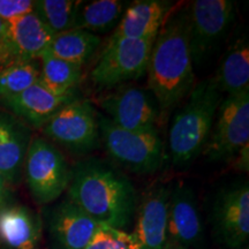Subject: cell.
<instances>
[{"label": "cell", "instance_id": "1", "mask_svg": "<svg viewBox=\"0 0 249 249\" xmlns=\"http://www.w3.org/2000/svg\"><path fill=\"white\" fill-rule=\"evenodd\" d=\"M67 198L98 225L124 230L132 223L138 196L130 180L98 158L79 161L71 169Z\"/></svg>", "mask_w": 249, "mask_h": 249}, {"label": "cell", "instance_id": "2", "mask_svg": "<svg viewBox=\"0 0 249 249\" xmlns=\"http://www.w3.org/2000/svg\"><path fill=\"white\" fill-rule=\"evenodd\" d=\"M145 73L148 90L163 113H167L194 88L186 8L167 17L154 40Z\"/></svg>", "mask_w": 249, "mask_h": 249}, {"label": "cell", "instance_id": "3", "mask_svg": "<svg viewBox=\"0 0 249 249\" xmlns=\"http://www.w3.org/2000/svg\"><path fill=\"white\" fill-rule=\"evenodd\" d=\"M222 95L213 79L202 81L189 92L170 127L169 149L174 165L187 166L203 152Z\"/></svg>", "mask_w": 249, "mask_h": 249}, {"label": "cell", "instance_id": "4", "mask_svg": "<svg viewBox=\"0 0 249 249\" xmlns=\"http://www.w3.org/2000/svg\"><path fill=\"white\" fill-rule=\"evenodd\" d=\"M101 142L120 166L138 174H152L164 165L165 145L157 129L127 130L98 116Z\"/></svg>", "mask_w": 249, "mask_h": 249}, {"label": "cell", "instance_id": "5", "mask_svg": "<svg viewBox=\"0 0 249 249\" xmlns=\"http://www.w3.org/2000/svg\"><path fill=\"white\" fill-rule=\"evenodd\" d=\"M23 173L36 203L45 205L60 197L70 186L71 171L62 152L44 138H31Z\"/></svg>", "mask_w": 249, "mask_h": 249}, {"label": "cell", "instance_id": "6", "mask_svg": "<svg viewBox=\"0 0 249 249\" xmlns=\"http://www.w3.org/2000/svg\"><path fill=\"white\" fill-rule=\"evenodd\" d=\"M193 65L201 66L213 53L235 18L231 0H195L186 7Z\"/></svg>", "mask_w": 249, "mask_h": 249}, {"label": "cell", "instance_id": "7", "mask_svg": "<svg viewBox=\"0 0 249 249\" xmlns=\"http://www.w3.org/2000/svg\"><path fill=\"white\" fill-rule=\"evenodd\" d=\"M42 129L50 140L71 154H88L101 143L98 114L86 99L76 98L68 103Z\"/></svg>", "mask_w": 249, "mask_h": 249}, {"label": "cell", "instance_id": "8", "mask_svg": "<svg viewBox=\"0 0 249 249\" xmlns=\"http://www.w3.org/2000/svg\"><path fill=\"white\" fill-rule=\"evenodd\" d=\"M248 143L249 92L227 96L218 107L203 154L213 161H225Z\"/></svg>", "mask_w": 249, "mask_h": 249}, {"label": "cell", "instance_id": "9", "mask_svg": "<svg viewBox=\"0 0 249 249\" xmlns=\"http://www.w3.org/2000/svg\"><path fill=\"white\" fill-rule=\"evenodd\" d=\"M154 40L110 38L91 71L96 86L111 88L138 80L145 74Z\"/></svg>", "mask_w": 249, "mask_h": 249}, {"label": "cell", "instance_id": "10", "mask_svg": "<svg viewBox=\"0 0 249 249\" xmlns=\"http://www.w3.org/2000/svg\"><path fill=\"white\" fill-rule=\"evenodd\" d=\"M214 238L227 249H244L249 239L248 182H236L218 192L211 209Z\"/></svg>", "mask_w": 249, "mask_h": 249}, {"label": "cell", "instance_id": "11", "mask_svg": "<svg viewBox=\"0 0 249 249\" xmlns=\"http://www.w3.org/2000/svg\"><path fill=\"white\" fill-rule=\"evenodd\" d=\"M107 118L120 128L127 130H152L160 117L157 102L147 89L136 86H123L98 102Z\"/></svg>", "mask_w": 249, "mask_h": 249}, {"label": "cell", "instance_id": "12", "mask_svg": "<svg viewBox=\"0 0 249 249\" xmlns=\"http://www.w3.org/2000/svg\"><path fill=\"white\" fill-rule=\"evenodd\" d=\"M204 225L195 193L188 183L178 181L170 188L167 240L187 249H203Z\"/></svg>", "mask_w": 249, "mask_h": 249}, {"label": "cell", "instance_id": "13", "mask_svg": "<svg viewBox=\"0 0 249 249\" xmlns=\"http://www.w3.org/2000/svg\"><path fill=\"white\" fill-rule=\"evenodd\" d=\"M54 34L31 12L8 23L5 42L0 48V66L40 59L48 51Z\"/></svg>", "mask_w": 249, "mask_h": 249}, {"label": "cell", "instance_id": "14", "mask_svg": "<svg viewBox=\"0 0 249 249\" xmlns=\"http://www.w3.org/2000/svg\"><path fill=\"white\" fill-rule=\"evenodd\" d=\"M76 98H79L77 89L67 92H57L48 88L39 80L24 91L0 101L9 113L26 124L38 129L43 128L60 108Z\"/></svg>", "mask_w": 249, "mask_h": 249}, {"label": "cell", "instance_id": "15", "mask_svg": "<svg viewBox=\"0 0 249 249\" xmlns=\"http://www.w3.org/2000/svg\"><path fill=\"white\" fill-rule=\"evenodd\" d=\"M99 225L76 204L64 200L46 216L52 249H86Z\"/></svg>", "mask_w": 249, "mask_h": 249}, {"label": "cell", "instance_id": "16", "mask_svg": "<svg viewBox=\"0 0 249 249\" xmlns=\"http://www.w3.org/2000/svg\"><path fill=\"white\" fill-rule=\"evenodd\" d=\"M170 187L155 183L143 195L138 208L135 235L140 249H163L167 240Z\"/></svg>", "mask_w": 249, "mask_h": 249}, {"label": "cell", "instance_id": "17", "mask_svg": "<svg viewBox=\"0 0 249 249\" xmlns=\"http://www.w3.org/2000/svg\"><path fill=\"white\" fill-rule=\"evenodd\" d=\"M30 141L29 127L9 112L0 110V174L9 186L21 180Z\"/></svg>", "mask_w": 249, "mask_h": 249}, {"label": "cell", "instance_id": "18", "mask_svg": "<svg viewBox=\"0 0 249 249\" xmlns=\"http://www.w3.org/2000/svg\"><path fill=\"white\" fill-rule=\"evenodd\" d=\"M171 8L172 2L164 0H136L124 9L111 38L155 40Z\"/></svg>", "mask_w": 249, "mask_h": 249}, {"label": "cell", "instance_id": "19", "mask_svg": "<svg viewBox=\"0 0 249 249\" xmlns=\"http://www.w3.org/2000/svg\"><path fill=\"white\" fill-rule=\"evenodd\" d=\"M43 234L39 214L22 204L0 210V246L4 249H38Z\"/></svg>", "mask_w": 249, "mask_h": 249}, {"label": "cell", "instance_id": "20", "mask_svg": "<svg viewBox=\"0 0 249 249\" xmlns=\"http://www.w3.org/2000/svg\"><path fill=\"white\" fill-rule=\"evenodd\" d=\"M213 80L218 90L222 93H227V96L249 92V45L247 36L242 35L231 43Z\"/></svg>", "mask_w": 249, "mask_h": 249}, {"label": "cell", "instance_id": "21", "mask_svg": "<svg viewBox=\"0 0 249 249\" xmlns=\"http://www.w3.org/2000/svg\"><path fill=\"white\" fill-rule=\"evenodd\" d=\"M126 7L120 0L79 1L73 29H82L95 35L107 33L118 26Z\"/></svg>", "mask_w": 249, "mask_h": 249}, {"label": "cell", "instance_id": "22", "mask_svg": "<svg viewBox=\"0 0 249 249\" xmlns=\"http://www.w3.org/2000/svg\"><path fill=\"white\" fill-rule=\"evenodd\" d=\"M101 44V37L82 29H70L52 38L48 52L62 60L83 66Z\"/></svg>", "mask_w": 249, "mask_h": 249}, {"label": "cell", "instance_id": "23", "mask_svg": "<svg viewBox=\"0 0 249 249\" xmlns=\"http://www.w3.org/2000/svg\"><path fill=\"white\" fill-rule=\"evenodd\" d=\"M40 81L53 91L67 92L76 90L82 81L83 66L65 61L45 51L40 57Z\"/></svg>", "mask_w": 249, "mask_h": 249}, {"label": "cell", "instance_id": "24", "mask_svg": "<svg viewBox=\"0 0 249 249\" xmlns=\"http://www.w3.org/2000/svg\"><path fill=\"white\" fill-rule=\"evenodd\" d=\"M40 79L38 64L18 61L0 68V99L13 97L36 83Z\"/></svg>", "mask_w": 249, "mask_h": 249}, {"label": "cell", "instance_id": "25", "mask_svg": "<svg viewBox=\"0 0 249 249\" xmlns=\"http://www.w3.org/2000/svg\"><path fill=\"white\" fill-rule=\"evenodd\" d=\"M77 4L74 0H37L34 1V13L57 35L73 29Z\"/></svg>", "mask_w": 249, "mask_h": 249}, {"label": "cell", "instance_id": "26", "mask_svg": "<svg viewBox=\"0 0 249 249\" xmlns=\"http://www.w3.org/2000/svg\"><path fill=\"white\" fill-rule=\"evenodd\" d=\"M86 249H140V246L133 233L99 225Z\"/></svg>", "mask_w": 249, "mask_h": 249}, {"label": "cell", "instance_id": "27", "mask_svg": "<svg viewBox=\"0 0 249 249\" xmlns=\"http://www.w3.org/2000/svg\"><path fill=\"white\" fill-rule=\"evenodd\" d=\"M34 12L33 0H0V18L12 22Z\"/></svg>", "mask_w": 249, "mask_h": 249}, {"label": "cell", "instance_id": "28", "mask_svg": "<svg viewBox=\"0 0 249 249\" xmlns=\"http://www.w3.org/2000/svg\"><path fill=\"white\" fill-rule=\"evenodd\" d=\"M248 145L249 144H246L245 147L238 152V155L235 156V166L238 167L239 170H241L242 172H248Z\"/></svg>", "mask_w": 249, "mask_h": 249}, {"label": "cell", "instance_id": "29", "mask_svg": "<svg viewBox=\"0 0 249 249\" xmlns=\"http://www.w3.org/2000/svg\"><path fill=\"white\" fill-rule=\"evenodd\" d=\"M9 185L4 179V177L0 174V210L9 203Z\"/></svg>", "mask_w": 249, "mask_h": 249}, {"label": "cell", "instance_id": "30", "mask_svg": "<svg viewBox=\"0 0 249 249\" xmlns=\"http://www.w3.org/2000/svg\"><path fill=\"white\" fill-rule=\"evenodd\" d=\"M7 31H8V23L0 18V48H1L2 43L5 42L6 36H7Z\"/></svg>", "mask_w": 249, "mask_h": 249}, {"label": "cell", "instance_id": "31", "mask_svg": "<svg viewBox=\"0 0 249 249\" xmlns=\"http://www.w3.org/2000/svg\"><path fill=\"white\" fill-rule=\"evenodd\" d=\"M163 249H187V248H183V247H181V246L174 244V242L166 241V244H165Z\"/></svg>", "mask_w": 249, "mask_h": 249}, {"label": "cell", "instance_id": "32", "mask_svg": "<svg viewBox=\"0 0 249 249\" xmlns=\"http://www.w3.org/2000/svg\"><path fill=\"white\" fill-rule=\"evenodd\" d=\"M244 249H248V248H247V247H246V248H244Z\"/></svg>", "mask_w": 249, "mask_h": 249}]
</instances>
